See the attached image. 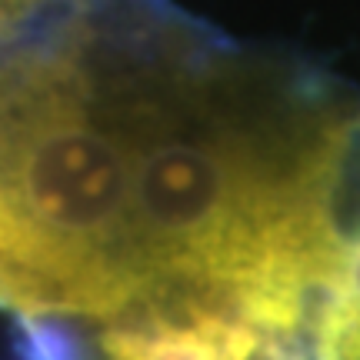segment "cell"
<instances>
[{"label":"cell","instance_id":"cell-1","mask_svg":"<svg viewBox=\"0 0 360 360\" xmlns=\"http://www.w3.org/2000/svg\"><path fill=\"white\" fill-rule=\"evenodd\" d=\"M37 360H334V294L167 281L103 317L30 321Z\"/></svg>","mask_w":360,"mask_h":360}]
</instances>
